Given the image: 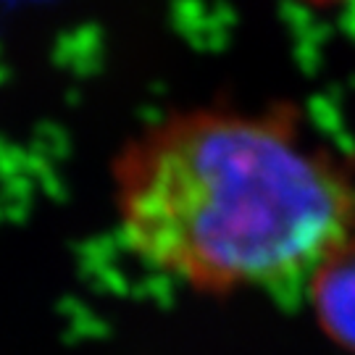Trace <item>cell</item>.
Wrapping results in <instances>:
<instances>
[{"label":"cell","mask_w":355,"mask_h":355,"mask_svg":"<svg viewBox=\"0 0 355 355\" xmlns=\"http://www.w3.org/2000/svg\"><path fill=\"white\" fill-rule=\"evenodd\" d=\"M129 250L198 292L308 287L355 227V179L290 108L166 116L111 166Z\"/></svg>","instance_id":"cell-1"},{"label":"cell","mask_w":355,"mask_h":355,"mask_svg":"<svg viewBox=\"0 0 355 355\" xmlns=\"http://www.w3.org/2000/svg\"><path fill=\"white\" fill-rule=\"evenodd\" d=\"M321 329L355 353V227L308 282Z\"/></svg>","instance_id":"cell-2"},{"label":"cell","mask_w":355,"mask_h":355,"mask_svg":"<svg viewBox=\"0 0 355 355\" xmlns=\"http://www.w3.org/2000/svg\"><path fill=\"white\" fill-rule=\"evenodd\" d=\"M311 3H318V6H324V3H334V0H311Z\"/></svg>","instance_id":"cell-3"}]
</instances>
